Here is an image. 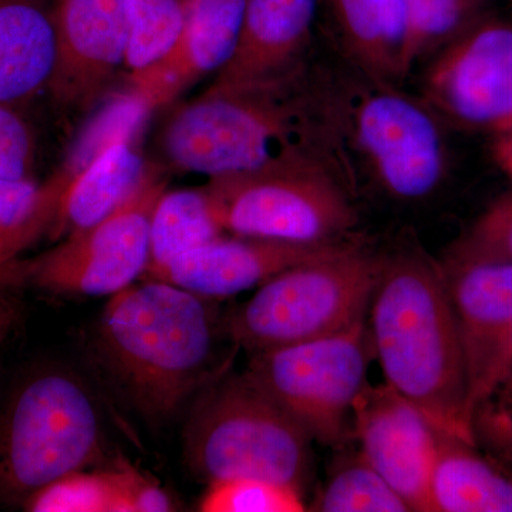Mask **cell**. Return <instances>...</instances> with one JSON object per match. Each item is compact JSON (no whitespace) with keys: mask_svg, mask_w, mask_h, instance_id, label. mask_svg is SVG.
<instances>
[{"mask_svg":"<svg viewBox=\"0 0 512 512\" xmlns=\"http://www.w3.org/2000/svg\"><path fill=\"white\" fill-rule=\"evenodd\" d=\"M56 60L49 92L57 106H93L126 63L128 22L124 0H53Z\"/></svg>","mask_w":512,"mask_h":512,"instance_id":"14","label":"cell"},{"mask_svg":"<svg viewBox=\"0 0 512 512\" xmlns=\"http://www.w3.org/2000/svg\"><path fill=\"white\" fill-rule=\"evenodd\" d=\"M153 110L146 97L136 89L116 94L99 107L74 140L59 170L42 185L57 208L69 184L107 148L120 141H137L140 138Z\"/></svg>","mask_w":512,"mask_h":512,"instance_id":"22","label":"cell"},{"mask_svg":"<svg viewBox=\"0 0 512 512\" xmlns=\"http://www.w3.org/2000/svg\"><path fill=\"white\" fill-rule=\"evenodd\" d=\"M210 197L201 190L167 192L158 198L150 222V262L144 276L157 272L178 256L222 237Z\"/></svg>","mask_w":512,"mask_h":512,"instance_id":"23","label":"cell"},{"mask_svg":"<svg viewBox=\"0 0 512 512\" xmlns=\"http://www.w3.org/2000/svg\"><path fill=\"white\" fill-rule=\"evenodd\" d=\"M443 269L463 346L468 406L476 419L512 369V264Z\"/></svg>","mask_w":512,"mask_h":512,"instance_id":"12","label":"cell"},{"mask_svg":"<svg viewBox=\"0 0 512 512\" xmlns=\"http://www.w3.org/2000/svg\"><path fill=\"white\" fill-rule=\"evenodd\" d=\"M137 141H120L107 148L63 192L53 227V239L93 227L130 200L150 174Z\"/></svg>","mask_w":512,"mask_h":512,"instance_id":"20","label":"cell"},{"mask_svg":"<svg viewBox=\"0 0 512 512\" xmlns=\"http://www.w3.org/2000/svg\"><path fill=\"white\" fill-rule=\"evenodd\" d=\"M30 512H131L113 468L67 474L23 503Z\"/></svg>","mask_w":512,"mask_h":512,"instance_id":"27","label":"cell"},{"mask_svg":"<svg viewBox=\"0 0 512 512\" xmlns=\"http://www.w3.org/2000/svg\"><path fill=\"white\" fill-rule=\"evenodd\" d=\"M477 446L437 430L430 471L431 512H512V480Z\"/></svg>","mask_w":512,"mask_h":512,"instance_id":"21","label":"cell"},{"mask_svg":"<svg viewBox=\"0 0 512 512\" xmlns=\"http://www.w3.org/2000/svg\"><path fill=\"white\" fill-rule=\"evenodd\" d=\"M211 299L147 279L114 293L101 315L97 350L134 409L165 423L218 373Z\"/></svg>","mask_w":512,"mask_h":512,"instance_id":"2","label":"cell"},{"mask_svg":"<svg viewBox=\"0 0 512 512\" xmlns=\"http://www.w3.org/2000/svg\"><path fill=\"white\" fill-rule=\"evenodd\" d=\"M355 239L302 244L279 239L224 237L178 256L147 279L168 282L207 299L229 298L265 284L293 266L339 254Z\"/></svg>","mask_w":512,"mask_h":512,"instance_id":"15","label":"cell"},{"mask_svg":"<svg viewBox=\"0 0 512 512\" xmlns=\"http://www.w3.org/2000/svg\"><path fill=\"white\" fill-rule=\"evenodd\" d=\"M352 430L359 453L410 511L431 512L429 481L437 430L392 387L367 383L356 397Z\"/></svg>","mask_w":512,"mask_h":512,"instance_id":"13","label":"cell"},{"mask_svg":"<svg viewBox=\"0 0 512 512\" xmlns=\"http://www.w3.org/2000/svg\"><path fill=\"white\" fill-rule=\"evenodd\" d=\"M312 441L247 372L222 370L197 394L183 433L184 460L208 485L255 478L302 494L312 476Z\"/></svg>","mask_w":512,"mask_h":512,"instance_id":"4","label":"cell"},{"mask_svg":"<svg viewBox=\"0 0 512 512\" xmlns=\"http://www.w3.org/2000/svg\"><path fill=\"white\" fill-rule=\"evenodd\" d=\"M319 512H409V505L392 485L357 453L330 474L313 501Z\"/></svg>","mask_w":512,"mask_h":512,"instance_id":"24","label":"cell"},{"mask_svg":"<svg viewBox=\"0 0 512 512\" xmlns=\"http://www.w3.org/2000/svg\"><path fill=\"white\" fill-rule=\"evenodd\" d=\"M512 264V197L494 205L448 249L444 268Z\"/></svg>","mask_w":512,"mask_h":512,"instance_id":"29","label":"cell"},{"mask_svg":"<svg viewBox=\"0 0 512 512\" xmlns=\"http://www.w3.org/2000/svg\"><path fill=\"white\" fill-rule=\"evenodd\" d=\"M55 60L53 0H0V103L47 90Z\"/></svg>","mask_w":512,"mask_h":512,"instance_id":"18","label":"cell"},{"mask_svg":"<svg viewBox=\"0 0 512 512\" xmlns=\"http://www.w3.org/2000/svg\"><path fill=\"white\" fill-rule=\"evenodd\" d=\"M495 157H497L498 163L503 165L504 170L512 175V124L497 133Z\"/></svg>","mask_w":512,"mask_h":512,"instance_id":"33","label":"cell"},{"mask_svg":"<svg viewBox=\"0 0 512 512\" xmlns=\"http://www.w3.org/2000/svg\"><path fill=\"white\" fill-rule=\"evenodd\" d=\"M116 471L121 491L126 495L131 512H167L175 511L173 497L154 483L130 463L121 458L113 467Z\"/></svg>","mask_w":512,"mask_h":512,"instance_id":"32","label":"cell"},{"mask_svg":"<svg viewBox=\"0 0 512 512\" xmlns=\"http://www.w3.org/2000/svg\"><path fill=\"white\" fill-rule=\"evenodd\" d=\"M383 256L360 244L305 262L258 286L225 320V335L249 355L325 338L366 320Z\"/></svg>","mask_w":512,"mask_h":512,"instance_id":"6","label":"cell"},{"mask_svg":"<svg viewBox=\"0 0 512 512\" xmlns=\"http://www.w3.org/2000/svg\"><path fill=\"white\" fill-rule=\"evenodd\" d=\"M421 99L441 120L500 133L512 124V19L481 16L431 57Z\"/></svg>","mask_w":512,"mask_h":512,"instance_id":"11","label":"cell"},{"mask_svg":"<svg viewBox=\"0 0 512 512\" xmlns=\"http://www.w3.org/2000/svg\"><path fill=\"white\" fill-rule=\"evenodd\" d=\"M55 218V205L35 181L0 178V266L50 232Z\"/></svg>","mask_w":512,"mask_h":512,"instance_id":"25","label":"cell"},{"mask_svg":"<svg viewBox=\"0 0 512 512\" xmlns=\"http://www.w3.org/2000/svg\"><path fill=\"white\" fill-rule=\"evenodd\" d=\"M375 359L367 319L325 338L254 353L247 375L312 440L339 446Z\"/></svg>","mask_w":512,"mask_h":512,"instance_id":"10","label":"cell"},{"mask_svg":"<svg viewBox=\"0 0 512 512\" xmlns=\"http://www.w3.org/2000/svg\"><path fill=\"white\" fill-rule=\"evenodd\" d=\"M187 0H124L128 22L126 64L146 69L174 46L183 30Z\"/></svg>","mask_w":512,"mask_h":512,"instance_id":"28","label":"cell"},{"mask_svg":"<svg viewBox=\"0 0 512 512\" xmlns=\"http://www.w3.org/2000/svg\"><path fill=\"white\" fill-rule=\"evenodd\" d=\"M204 188L221 227L238 237L319 244L348 239L357 224L340 178L319 161L218 175Z\"/></svg>","mask_w":512,"mask_h":512,"instance_id":"8","label":"cell"},{"mask_svg":"<svg viewBox=\"0 0 512 512\" xmlns=\"http://www.w3.org/2000/svg\"><path fill=\"white\" fill-rule=\"evenodd\" d=\"M328 5L357 72L394 86L412 73L403 0H328Z\"/></svg>","mask_w":512,"mask_h":512,"instance_id":"19","label":"cell"},{"mask_svg":"<svg viewBox=\"0 0 512 512\" xmlns=\"http://www.w3.org/2000/svg\"><path fill=\"white\" fill-rule=\"evenodd\" d=\"M35 143L28 124L8 104L0 103V178L32 180Z\"/></svg>","mask_w":512,"mask_h":512,"instance_id":"31","label":"cell"},{"mask_svg":"<svg viewBox=\"0 0 512 512\" xmlns=\"http://www.w3.org/2000/svg\"><path fill=\"white\" fill-rule=\"evenodd\" d=\"M103 427L89 390L66 370L20 384L0 417V500L25 503L103 454Z\"/></svg>","mask_w":512,"mask_h":512,"instance_id":"7","label":"cell"},{"mask_svg":"<svg viewBox=\"0 0 512 512\" xmlns=\"http://www.w3.org/2000/svg\"><path fill=\"white\" fill-rule=\"evenodd\" d=\"M295 76L264 86L207 92L180 107L164 131L171 163L191 173H252L319 161L338 168L325 124Z\"/></svg>","mask_w":512,"mask_h":512,"instance_id":"3","label":"cell"},{"mask_svg":"<svg viewBox=\"0 0 512 512\" xmlns=\"http://www.w3.org/2000/svg\"><path fill=\"white\" fill-rule=\"evenodd\" d=\"M165 180L151 170L130 200L62 244L0 266V298L35 289L52 295H114L144 276L150 262V222Z\"/></svg>","mask_w":512,"mask_h":512,"instance_id":"9","label":"cell"},{"mask_svg":"<svg viewBox=\"0 0 512 512\" xmlns=\"http://www.w3.org/2000/svg\"><path fill=\"white\" fill-rule=\"evenodd\" d=\"M510 379H512V369H511L510 376H508V379H507V380H505V383H507V382H508V380H510Z\"/></svg>","mask_w":512,"mask_h":512,"instance_id":"35","label":"cell"},{"mask_svg":"<svg viewBox=\"0 0 512 512\" xmlns=\"http://www.w3.org/2000/svg\"><path fill=\"white\" fill-rule=\"evenodd\" d=\"M356 77L326 90L320 116L336 151L346 140L353 156L390 197L417 201L443 181L447 148L441 119L423 99L394 84ZM338 157V156H336Z\"/></svg>","mask_w":512,"mask_h":512,"instance_id":"5","label":"cell"},{"mask_svg":"<svg viewBox=\"0 0 512 512\" xmlns=\"http://www.w3.org/2000/svg\"><path fill=\"white\" fill-rule=\"evenodd\" d=\"M367 325L384 383L414 404L434 429L477 446L443 265L417 245L383 256Z\"/></svg>","mask_w":512,"mask_h":512,"instance_id":"1","label":"cell"},{"mask_svg":"<svg viewBox=\"0 0 512 512\" xmlns=\"http://www.w3.org/2000/svg\"><path fill=\"white\" fill-rule=\"evenodd\" d=\"M302 494L291 487L255 480L235 478L208 485L202 497L204 512H302Z\"/></svg>","mask_w":512,"mask_h":512,"instance_id":"30","label":"cell"},{"mask_svg":"<svg viewBox=\"0 0 512 512\" xmlns=\"http://www.w3.org/2000/svg\"><path fill=\"white\" fill-rule=\"evenodd\" d=\"M410 72L481 18L484 0H403Z\"/></svg>","mask_w":512,"mask_h":512,"instance_id":"26","label":"cell"},{"mask_svg":"<svg viewBox=\"0 0 512 512\" xmlns=\"http://www.w3.org/2000/svg\"><path fill=\"white\" fill-rule=\"evenodd\" d=\"M18 313L6 299L0 298V345L8 339L10 332L15 328Z\"/></svg>","mask_w":512,"mask_h":512,"instance_id":"34","label":"cell"},{"mask_svg":"<svg viewBox=\"0 0 512 512\" xmlns=\"http://www.w3.org/2000/svg\"><path fill=\"white\" fill-rule=\"evenodd\" d=\"M319 0H247L234 55L211 89L237 90L295 76Z\"/></svg>","mask_w":512,"mask_h":512,"instance_id":"16","label":"cell"},{"mask_svg":"<svg viewBox=\"0 0 512 512\" xmlns=\"http://www.w3.org/2000/svg\"><path fill=\"white\" fill-rule=\"evenodd\" d=\"M245 2L187 0L183 30L174 46L146 69L131 73L134 89L153 109L228 63L241 33Z\"/></svg>","mask_w":512,"mask_h":512,"instance_id":"17","label":"cell"}]
</instances>
